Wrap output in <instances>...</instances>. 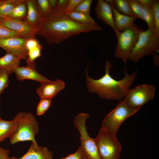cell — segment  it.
I'll list each match as a JSON object with an SVG mask.
<instances>
[{"label":"cell","mask_w":159,"mask_h":159,"mask_svg":"<svg viewBox=\"0 0 159 159\" xmlns=\"http://www.w3.org/2000/svg\"><path fill=\"white\" fill-rule=\"evenodd\" d=\"M37 34L44 37L49 44L59 43L82 33L101 31L98 24H83L70 18L63 11L51 10L42 18L35 28Z\"/></svg>","instance_id":"1"},{"label":"cell","mask_w":159,"mask_h":159,"mask_svg":"<svg viewBox=\"0 0 159 159\" xmlns=\"http://www.w3.org/2000/svg\"><path fill=\"white\" fill-rule=\"evenodd\" d=\"M111 67V63L107 59L105 67V74L97 80L90 78L88 75L86 69L87 87L90 93H95L101 98L121 101L134 82L137 71L130 74L125 66L124 77L120 80H117L110 75Z\"/></svg>","instance_id":"2"},{"label":"cell","mask_w":159,"mask_h":159,"mask_svg":"<svg viewBox=\"0 0 159 159\" xmlns=\"http://www.w3.org/2000/svg\"><path fill=\"white\" fill-rule=\"evenodd\" d=\"M13 119L16 127L14 133L9 138L10 143L14 145L29 141L37 143L35 137L38 132L39 125L35 116L31 113L20 112Z\"/></svg>","instance_id":"3"},{"label":"cell","mask_w":159,"mask_h":159,"mask_svg":"<svg viewBox=\"0 0 159 159\" xmlns=\"http://www.w3.org/2000/svg\"><path fill=\"white\" fill-rule=\"evenodd\" d=\"M154 30V28H148L146 30L141 32L128 59L136 63L145 56L158 54L159 37L155 35Z\"/></svg>","instance_id":"4"},{"label":"cell","mask_w":159,"mask_h":159,"mask_svg":"<svg viewBox=\"0 0 159 159\" xmlns=\"http://www.w3.org/2000/svg\"><path fill=\"white\" fill-rule=\"evenodd\" d=\"M142 30L134 23L123 31L118 32L116 34L117 42L114 53L115 57L126 63Z\"/></svg>","instance_id":"5"},{"label":"cell","mask_w":159,"mask_h":159,"mask_svg":"<svg viewBox=\"0 0 159 159\" xmlns=\"http://www.w3.org/2000/svg\"><path fill=\"white\" fill-rule=\"evenodd\" d=\"M141 107H132L122 101L106 115L103 120L101 128L111 135L116 136L117 130L127 118L136 113Z\"/></svg>","instance_id":"6"},{"label":"cell","mask_w":159,"mask_h":159,"mask_svg":"<svg viewBox=\"0 0 159 159\" xmlns=\"http://www.w3.org/2000/svg\"><path fill=\"white\" fill-rule=\"evenodd\" d=\"M89 115L81 113L74 118V124L80 135L81 146L84 155L88 159H101L95 139L88 135L86 122Z\"/></svg>","instance_id":"7"},{"label":"cell","mask_w":159,"mask_h":159,"mask_svg":"<svg viewBox=\"0 0 159 159\" xmlns=\"http://www.w3.org/2000/svg\"><path fill=\"white\" fill-rule=\"evenodd\" d=\"M95 139L101 159H119L121 146L116 136L101 128Z\"/></svg>","instance_id":"8"},{"label":"cell","mask_w":159,"mask_h":159,"mask_svg":"<svg viewBox=\"0 0 159 159\" xmlns=\"http://www.w3.org/2000/svg\"><path fill=\"white\" fill-rule=\"evenodd\" d=\"M155 87L153 84H143L129 89L122 101L132 107H141L148 102L153 100Z\"/></svg>","instance_id":"9"},{"label":"cell","mask_w":159,"mask_h":159,"mask_svg":"<svg viewBox=\"0 0 159 159\" xmlns=\"http://www.w3.org/2000/svg\"><path fill=\"white\" fill-rule=\"evenodd\" d=\"M26 40L20 37L0 39V47L20 59H25L28 57V51L26 46Z\"/></svg>","instance_id":"10"},{"label":"cell","mask_w":159,"mask_h":159,"mask_svg":"<svg viewBox=\"0 0 159 159\" xmlns=\"http://www.w3.org/2000/svg\"><path fill=\"white\" fill-rule=\"evenodd\" d=\"M0 24L14 31L20 37L26 39L34 37L37 34V29L24 20L2 19Z\"/></svg>","instance_id":"11"},{"label":"cell","mask_w":159,"mask_h":159,"mask_svg":"<svg viewBox=\"0 0 159 159\" xmlns=\"http://www.w3.org/2000/svg\"><path fill=\"white\" fill-rule=\"evenodd\" d=\"M40 86L37 90L38 95L41 98L52 99L59 92L65 87V83L62 80L57 79L41 83Z\"/></svg>","instance_id":"12"},{"label":"cell","mask_w":159,"mask_h":159,"mask_svg":"<svg viewBox=\"0 0 159 159\" xmlns=\"http://www.w3.org/2000/svg\"><path fill=\"white\" fill-rule=\"evenodd\" d=\"M17 79L22 81L25 80H31L38 81L41 83L50 80L39 73L35 66L27 64L26 66H19L14 69Z\"/></svg>","instance_id":"13"},{"label":"cell","mask_w":159,"mask_h":159,"mask_svg":"<svg viewBox=\"0 0 159 159\" xmlns=\"http://www.w3.org/2000/svg\"><path fill=\"white\" fill-rule=\"evenodd\" d=\"M97 18L111 26L116 32L113 14L110 4L106 0H98L95 8Z\"/></svg>","instance_id":"14"},{"label":"cell","mask_w":159,"mask_h":159,"mask_svg":"<svg viewBox=\"0 0 159 159\" xmlns=\"http://www.w3.org/2000/svg\"><path fill=\"white\" fill-rule=\"evenodd\" d=\"M53 153L45 147L39 146L32 142L27 151L20 158L16 159H52Z\"/></svg>","instance_id":"15"},{"label":"cell","mask_w":159,"mask_h":159,"mask_svg":"<svg viewBox=\"0 0 159 159\" xmlns=\"http://www.w3.org/2000/svg\"><path fill=\"white\" fill-rule=\"evenodd\" d=\"M106 0L110 4L112 8L114 16L116 34L134 24V21L137 19L136 18L125 16L119 13L115 7L112 0Z\"/></svg>","instance_id":"16"},{"label":"cell","mask_w":159,"mask_h":159,"mask_svg":"<svg viewBox=\"0 0 159 159\" xmlns=\"http://www.w3.org/2000/svg\"><path fill=\"white\" fill-rule=\"evenodd\" d=\"M27 14L25 21L34 28L40 21L42 17L38 9L36 0H26Z\"/></svg>","instance_id":"17"},{"label":"cell","mask_w":159,"mask_h":159,"mask_svg":"<svg viewBox=\"0 0 159 159\" xmlns=\"http://www.w3.org/2000/svg\"><path fill=\"white\" fill-rule=\"evenodd\" d=\"M20 59L17 56L6 52L0 57V69L7 70L10 74L14 72L15 69L19 66Z\"/></svg>","instance_id":"18"},{"label":"cell","mask_w":159,"mask_h":159,"mask_svg":"<svg viewBox=\"0 0 159 159\" xmlns=\"http://www.w3.org/2000/svg\"><path fill=\"white\" fill-rule=\"evenodd\" d=\"M16 127V122L14 119L10 121L0 119V143L11 136L15 131Z\"/></svg>","instance_id":"19"},{"label":"cell","mask_w":159,"mask_h":159,"mask_svg":"<svg viewBox=\"0 0 159 159\" xmlns=\"http://www.w3.org/2000/svg\"><path fill=\"white\" fill-rule=\"evenodd\" d=\"M24 0H0V18L6 19L15 7Z\"/></svg>","instance_id":"20"},{"label":"cell","mask_w":159,"mask_h":159,"mask_svg":"<svg viewBox=\"0 0 159 159\" xmlns=\"http://www.w3.org/2000/svg\"><path fill=\"white\" fill-rule=\"evenodd\" d=\"M66 14L71 19L83 24H97L90 14L73 11Z\"/></svg>","instance_id":"21"},{"label":"cell","mask_w":159,"mask_h":159,"mask_svg":"<svg viewBox=\"0 0 159 159\" xmlns=\"http://www.w3.org/2000/svg\"><path fill=\"white\" fill-rule=\"evenodd\" d=\"M27 14L26 0L16 6L6 19L25 21Z\"/></svg>","instance_id":"22"},{"label":"cell","mask_w":159,"mask_h":159,"mask_svg":"<svg viewBox=\"0 0 159 159\" xmlns=\"http://www.w3.org/2000/svg\"><path fill=\"white\" fill-rule=\"evenodd\" d=\"M112 1L115 7L119 13L125 16L136 18L131 10L127 0Z\"/></svg>","instance_id":"23"},{"label":"cell","mask_w":159,"mask_h":159,"mask_svg":"<svg viewBox=\"0 0 159 159\" xmlns=\"http://www.w3.org/2000/svg\"><path fill=\"white\" fill-rule=\"evenodd\" d=\"M150 8L153 13L154 20V33L156 36L159 37V1L154 0Z\"/></svg>","instance_id":"24"},{"label":"cell","mask_w":159,"mask_h":159,"mask_svg":"<svg viewBox=\"0 0 159 159\" xmlns=\"http://www.w3.org/2000/svg\"><path fill=\"white\" fill-rule=\"evenodd\" d=\"M142 19L147 23L148 28L154 29L155 23L154 17L150 8L142 4Z\"/></svg>","instance_id":"25"},{"label":"cell","mask_w":159,"mask_h":159,"mask_svg":"<svg viewBox=\"0 0 159 159\" xmlns=\"http://www.w3.org/2000/svg\"><path fill=\"white\" fill-rule=\"evenodd\" d=\"M43 47L40 44L38 47L28 50V58L26 61L27 64L35 66V60L41 56V52Z\"/></svg>","instance_id":"26"},{"label":"cell","mask_w":159,"mask_h":159,"mask_svg":"<svg viewBox=\"0 0 159 159\" xmlns=\"http://www.w3.org/2000/svg\"><path fill=\"white\" fill-rule=\"evenodd\" d=\"M37 6L42 18L46 16L52 10L49 0H36Z\"/></svg>","instance_id":"27"},{"label":"cell","mask_w":159,"mask_h":159,"mask_svg":"<svg viewBox=\"0 0 159 159\" xmlns=\"http://www.w3.org/2000/svg\"><path fill=\"white\" fill-rule=\"evenodd\" d=\"M135 17L142 19V5L139 0H127Z\"/></svg>","instance_id":"28"},{"label":"cell","mask_w":159,"mask_h":159,"mask_svg":"<svg viewBox=\"0 0 159 159\" xmlns=\"http://www.w3.org/2000/svg\"><path fill=\"white\" fill-rule=\"evenodd\" d=\"M52 99L48 98H41L39 102L36 109L38 115L43 114L50 106Z\"/></svg>","instance_id":"29"},{"label":"cell","mask_w":159,"mask_h":159,"mask_svg":"<svg viewBox=\"0 0 159 159\" xmlns=\"http://www.w3.org/2000/svg\"><path fill=\"white\" fill-rule=\"evenodd\" d=\"M20 37L14 31L0 24V39H4L14 37Z\"/></svg>","instance_id":"30"},{"label":"cell","mask_w":159,"mask_h":159,"mask_svg":"<svg viewBox=\"0 0 159 159\" xmlns=\"http://www.w3.org/2000/svg\"><path fill=\"white\" fill-rule=\"evenodd\" d=\"M9 73L6 70L0 69V95L9 85Z\"/></svg>","instance_id":"31"},{"label":"cell","mask_w":159,"mask_h":159,"mask_svg":"<svg viewBox=\"0 0 159 159\" xmlns=\"http://www.w3.org/2000/svg\"><path fill=\"white\" fill-rule=\"evenodd\" d=\"M92 0H82L74 11L90 14Z\"/></svg>","instance_id":"32"},{"label":"cell","mask_w":159,"mask_h":159,"mask_svg":"<svg viewBox=\"0 0 159 159\" xmlns=\"http://www.w3.org/2000/svg\"><path fill=\"white\" fill-rule=\"evenodd\" d=\"M83 153L80 146L74 153L70 154L65 157L60 159H83Z\"/></svg>","instance_id":"33"},{"label":"cell","mask_w":159,"mask_h":159,"mask_svg":"<svg viewBox=\"0 0 159 159\" xmlns=\"http://www.w3.org/2000/svg\"><path fill=\"white\" fill-rule=\"evenodd\" d=\"M82 0H69L68 4L64 11V12L67 14L74 9Z\"/></svg>","instance_id":"34"},{"label":"cell","mask_w":159,"mask_h":159,"mask_svg":"<svg viewBox=\"0 0 159 159\" xmlns=\"http://www.w3.org/2000/svg\"><path fill=\"white\" fill-rule=\"evenodd\" d=\"M40 44L35 37H33L26 40V46L28 51L30 49L36 47Z\"/></svg>","instance_id":"35"},{"label":"cell","mask_w":159,"mask_h":159,"mask_svg":"<svg viewBox=\"0 0 159 159\" xmlns=\"http://www.w3.org/2000/svg\"><path fill=\"white\" fill-rule=\"evenodd\" d=\"M69 0H59L58 1L57 9L64 11L66 8Z\"/></svg>","instance_id":"36"},{"label":"cell","mask_w":159,"mask_h":159,"mask_svg":"<svg viewBox=\"0 0 159 159\" xmlns=\"http://www.w3.org/2000/svg\"><path fill=\"white\" fill-rule=\"evenodd\" d=\"M9 151L0 146V159H9Z\"/></svg>","instance_id":"37"},{"label":"cell","mask_w":159,"mask_h":159,"mask_svg":"<svg viewBox=\"0 0 159 159\" xmlns=\"http://www.w3.org/2000/svg\"><path fill=\"white\" fill-rule=\"evenodd\" d=\"M139 1L142 4L150 8L154 0H139Z\"/></svg>","instance_id":"38"},{"label":"cell","mask_w":159,"mask_h":159,"mask_svg":"<svg viewBox=\"0 0 159 159\" xmlns=\"http://www.w3.org/2000/svg\"><path fill=\"white\" fill-rule=\"evenodd\" d=\"M58 0H49V3L52 10L56 9L57 8Z\"/></svg>","instance_id":"39"},{"label":"cell","mask_w":159,"mask_h":159,"mask_svg":"<svg viewBox=\"0 0 159 159\" xmlns=\"http://www.w3.org/2000/svg\"><path fill=\"white\" fill-rule=\"evenodd\" d=\"M159 56L158 54H154L153 55V60L154 64L155 66L159 65Z\"/></svg>","instance_id":"40"},{"label":"cell","mask_w":159,"mask_h":159,"mask_svg":"<svg viewBox=\"0 0 159 159\" xmlns=\"http://www.w3.org/2000/svg\"><path fill=\"white\" fill-rule=\"evenodd\" d=\"M17 158L14 157V156H12L11 157H10L9 159H16Z\"/></svg>","instance_id":"41"},{"label":"cell","mask_w":159,"mask_h":159,"mask_svg":"<svg viewBox=\"0 0 159 159\" xmlns=\"http://www.w3.org/2000/svg\"><path fill=\"white\" fill-rule=\"evenodd\" d=\"M83 159H88L86 157V156L84 155L83 154Z\"/></svg>","instance_id":"42"},{"label":"cell","mask_w":159,"mask_h":159,"mask_svg":"<svg viewBox=\"0 0 159 159\" xmlns=\"http://www.w3.org/2000/svg\"><path fill=\"white\" fill-rule=\"evenodd\" d=\"M1 19H2L1 18H0V22H1Z\"/></svg>","instance_id":"43"},{"label":"cell","mask_w":159,"mask_h":159,"mask_svg":"<svg viewBox=\"0 0 159 159\" xmlns=\"http://www.w3.org/2000/svg\"><path fill=\"white\" fill-rule=\"evenodd\" d=\"M1 118V117H0V119Z\"/></svg>","instance_id":"44"}]
</instances>
